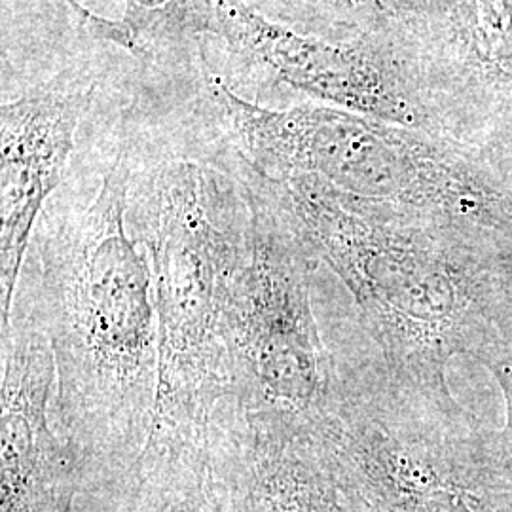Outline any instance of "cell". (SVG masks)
Listing matches in <instances>:
<instances>
[{
  "instance_id": "52a82bcc",
  "label": "cell",
  "mask_w": 512,
  "mask_h": 512,
  "mask_svg": "<svg viewBox=\"0 0 512 512\" xmlns=\"http://www.w3.org/2000/svg\"><path fill=\"white\" fill-rule=\"evenodd\" d=\"M205 454L224 512H349L317 429L228 397Z\"/></svg>"
},
{
  "instance_id": "5b68a950",
  "label": "cell",
  "mask_w": 512,
  "mask_h": 512,
  "mask_svg": "<svg viewBox=\"0 0 512 512\" xmlns=\"http://www.w3.org/2000/svg\"><path fill=\"white\" fill-rule=\"evenodd\" d=\"M249 224L226 306L224 338L238 403L317 425L336 380L313 310L311 251L279 184L243 160Z\"/></svg>"
},
{
  "instance_id": "ba28073f",
  "label": "cell",
  "mask_w": 512,
  "mask_h": 512,
  "mask_svg": "<svg viewBox=\"0 0 512 512\" xmlns=\"http://www.w3.org/2000/svg\"><path fill=\"white\" fill-rule=\"evenodd\" d=\"M90 88L52 80L0 112V327L10 319L21 272L48 198L61 183Z\"/></svg>"
},
{
  "instance_id": "277c9868",
  "label": "cell",
  "mask_w": 512,
  "mask_h": 512,
  "mask_svg": "<svg viewBox=\"0 0 512 512\" xmlns=\"http://www.w3.org/2000/svg\"><path fill=\"white\" fill-rule=\"evenodd\" d=\"M143 228L158 313V399L150 439L203 442L234 384L226 306L249 224L243 164L165 162L150 177Z\"/></svg>"
},
{
  "instance_id": "3957f363",
  "label": "cell",
  "mask_w": 512,
  "mask_h": 512,
  "mask_svg": "<svg viewBox=\"0 0 512 512\" xmlns=\"http://www.w3.org/2000/svg\"><path fill=\"white\" fill-rule=\"evenodd\" d=\"M349 512H512L499 427L456 395L393 378L380 359L342 361L315 425Z\"/></svg>"
},
{
  "instance_id": "9c48e42d",
  "label": "cell",
  "mask_w": 512,
  "mask_h": 512,
  "mask_svg": "<svg viewBox=\"0 0 512 512\" xmlns=\"http://www.w3.org/2000/svg\"><path fill=\"white\" fill-rule=\"evenodd\" d=\"M78 512H224L209 471L205 440H148L135 471Z\"/></svg>"
},
{
  "instance_id": "7a4b0ae2",
  "label": "cell",
  "mask_w": 512,
  "mask_h": 512,
  "mask_svg": "<svg viewBox=\"0 0 512 512\" xmlns=\"http://www.w3.org/2000/svg\"><path fill=\"white\" fill-rule=\"evenodd\" d=\"M281 186L311 251L348 289L385 370L403 384L456 395L450 366L486 349L512 317L494 249L444 239L351 207L311 179Z\"/></svg>"
},
{
  "instance_id": "8fae6325",
  "label": "cell",
  "mask_w": 512,
  "mask_h": 512,
  "mask_svg": "<svg viewBox=\"0 0 512 512\" xmlns=\"http://www.w3.org/2000/svg\"><path fill=\"white\" fill-rule=\"evenodd\" d=\"M475 363L482 366L499 387L503 403V421L499 431L512 465V317L505 329L476 357Z\"/></svg>"
},
{
  "instance_id": "7c38bea8",
  "label": "cell",
  "mask_w": 512,
  "mask_h": 512,
  "mask_svg": "<svg viewBox=\"0 0 512 512\" xmlns=\"http://www.w3.org/2000/svg\"><path fill=\"white\" fill-rule=\"evenodd\" d=\"M501 262H503V272L507 279V289H509L512 304V243L501 245Z\"/></svg>"
},
{
  "instance_id": "6da1fadb",
  "label": "cell",
  "mask_w": 512,
  "mask_h": 512,
  "mask_svg": "<svg viewBox=\"0 0 512 512\" xmlns=\"http://www.w3.org/2000/svg\"><path fill=\"white\" fill-rule=\"evenodd\" d=\"M131 183L120 145L93 200L44 215L23 268L52 340L55 423L78 463L82 499L131 476L156 416L154 275L145 241L129 230Z\"/></svg>"
},
{
  "instance_id": "30bf717a",
  "label": "cell",
  "mask_w": 512,
  "mask_h": 512,
  "mask_svg": "<svg viewBox=\"0 0 512 512\" xmlns=\"http://www.w3.org/2000/svg\"><path fill=\"white\" fill-rule=\"evenodd\" d=\"M126 21L122 23L133 40H162L165 44L184 42L215 31L217 0H124Z\"/></svg>"
},
{
  "instance_id": "8992f818",
  "label": "cell",
  "mask_w": 512,
  "mask_h": 512,
  "mask_svg": "<svg viewBox=\"0 0 512 512\" xmlns=\"http://www.w3.org/2000/svg\"><path fill=\"white\" fill-rule=\"evenodd\" d=\"M0 332V512H78L82 475L55 423L54 348L25 270Z\"/></svg>"
}]
</instances>
